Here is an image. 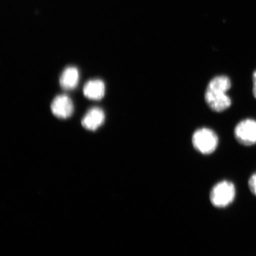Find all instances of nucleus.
I'll use <instances>...</instances> for the list:
<instances>
[{
  "label": "nucleus",
  "mask_w": 256,
  "mask_h": 256,
  "mask_svg": "<svg viewBox=\"0 0 256 256\" xmlns=\"http://www.w3.org/2000/svg\"><path fill=\"white\" fill-rule=\"evenodd\" d=\"M52 114L60 119H67L72 116L74 110L73 102L66 95H60L54 99L50 104Z\"/></svg>",
  "instance_id": "obj_5"
},
{
  "label": "nucleus",
  "mask_w": 256,
  "mask_h": 256,
  "mask_svg": "<svg viewBox=\"0 0 256 256\" xmlns=\"http://www.w3.org/2000/svg\"><path fill=\"white\" fill-rule=\"evenodd\" d=\"M248 188L252 193L256 196V172L249 178Z\"/></svg>",
  "instance_id": "obj_9"
},
{
  "label": "nucleus",
  "mask_w": 256,
  "mask_h": 256,
  "mask_svg": "<svg viewBox=\"0 0 256 256\" xmlns=\"http://www.w3.org/2000/svg\"><path fill=\"white\" fill-rule=\"evenodd\" d=\"M192 144L198 152L204 155L210 154L216 151L218 145V138L209 128H200L194 132Z\"/></svg>",
  "instance_id": "obj_3"
},
{
  "label": "nucleus",
  "mask_w": 256,
  "mask_h": 256,
  "mask_svg": "<svg viewBox=\"0 0 256 256\" xmlns=\"http://www.w3.org/2000/svg\"><path fill=\"white\" fill-rule=\"evenodd\" d=\"M105 114L99 108L90 110L82 120V124L86 130L95 131L104 122Z\"/></svg>",
  "instance_id": "obj_6"
},
{
  "label": "nucleus",
  "mask_w": 256,
  "mask_h": 256,
  "mask_svg": "<svg viewBox=\"0 0 256 256\" xmlns=\"http://www.w3.org/2000/svg\"><path fill=\"white\" fill-rule=\"evenodd\" d=\"M252 82H254V94L256 98V70L254 73V75H252Z\"/></svg>",
  "instance_id": "obj_10"
},
{
  "label": "nucleus",
  "mask_w": 256,
  "mask_h": 256,
  "mask_svg": "<svg viewBox=\"0 0 256 256\" xmlns=\"http://www.w3.org/2000/svg\"><path fill=\"white\" fill-rule=\"evenodd\" d=\"M234 136L238 142L243 146H250L256 144V121L246 120L236 126Z\"/></svg>",
  "instance_id": "obj_4"
},
{
  "label": "nucleus",
  "mask_w": 256,
  "mask_h": 256,
  "mask_svg": "<svg viewBox=\"0 0 256 256\" xmlns=\"http://www.w3.org/2000/svg\"><path fill=\"white\" fill-rule=\"evenodd\" d=\"M79 78V72L76 67H66L60 76V84L66 90H72L78 86Z\"/></svg>",
  "instance_id": "obj_8"
},
{
  "label": "nucleus",
  "mask_w": 256,
  "mask_h": 256,
  "mask_svg": "<svg viewBox=\"0 0 256 256\" xmlns=\"http://www.w3.org/2000/svg\"><path fill=\"white\" fill-rule=\"evenodd\" d=\"M83 94L91 100H101L105 94L104 82L100 79L89 80L83 88Z\"/></svg>",
  "instance_id": "obj_7"
},
{
  "label": "nucleus",
  "mask_w": 256,
  "mask_h": 256,
  "mask_svg": "<svg viewBox=\"0 0 256 256\" xmlns=\"http://www.w3.org/2000/svg\"><path fill=\"white\" fill-rule=\"evenodd\" d=\"M236 194V188L232 182L224 180L214 186L210 192V199L214 206L223 208L232 202Z\"/></svg>",
  "instance_id": "obj_2"
},
{
  "label": "nucleus",
  "mask_w": 256,
  "mask_h": 256,
  "mask_svg": "<svg viewBox=\"0 0 256 256\" xmlns=\"http://www.w3.org/2000/svg\"><path fill=\"white\" fill-rule=\"evenodd\" d=\"M231 86V81L226 76H217L210 80L204 94V98L211 110L222 112L230 107L231 98L226 94Z\"/></svg>",
  "instance_id": "obj_1"
}]
</instances>
